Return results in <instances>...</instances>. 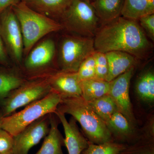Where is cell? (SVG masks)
I'll use <instances>...</instances> for the list:
<instances>
[{
    "mask_svg": "<svg viewBox=\"0 0 154 154\" xmlns=\"http://www.w3.org/2000/svg\"><path fill=\"white\" fill-rule=\"evenodd\" d=\"M138 20L143 30H145L149 37L154 41V14L143 16Z\"/></svg>",
    "mask_w": 154,
    "mask_h": 154,
    "instance_id": "obj_29",
    "label": "cell"
},
{
    "mask_svg": "<svg viewBox=\"0 0 154 154\" xmlns=\"http://www.w3.org/2000/svg\"><path fill=\"white\" fill-rule=\"evenodd\" d=\"M80 86L82 97L89 102L108 94L110 82L95 78L81 81Z\"/></svg>",
    "mask_w": 154,
    "mask_h": 154,
    "instance_id": "obj_20",
    "label": "cell"
},
{
    "mask_svg": "<svg viewBox=\"0 0 154 154\" xmlns=\"http://www.w3.org/2000/svg\"><path fill=\"white\" fill-rule=\"evenodd\" d=\"M0 30L9 57L17 66H21L24 54L23 37L19 21L11 7L0 13Z\"/></svg>",
    "mask_w": 154,
    "mask_h": 154,
    "instance_id": "obj_9",
    "label": "cell"
},
{
    "mask_svg": "<svg viewBox=\"0 0 154 154\" xmlns=\"http://www.w3.org/2000/svg\"><path fill=\"white\" fill-rule=\"evenodd\" d=\"M27 80L18 66L0 65V101Z\"/></svg>",
    "mask_w": 154,
    "mask_h": 154,
    "instance_id": "obj_17",
    "label": "cell"
},
{
    "mask_svg": "<svg viewBox=\"0 0 154 154\" xmlns=\"http://www.w3.org/2000/svg\"><path fill=\"white\" fill-rule=\"evenodd\" d=\"M106 124L111 134L113 133L117 138L121 141H126L132 133L129 122L118 110L113 113Z\"/></svg>",
    "mask_w": 154,
    "mask_h": 154,
    "instance_id": "obj_21",
    "label": "cell"
},
{
    "mask_svg": "<svg viewBox=\"0 0 154 154\" xmlns=\"http://www.w3.org/2000/svg\"><path fill=\"white\" fill-rule=\"evenodd\" d=\"M22 0H0V13L4 10L17 5Z\"/></svg>",
    "mask_w": 154,
    "mask_h": 154,
    "instance_id": "obj_31",
    "label": "cell"
},
{
    "mask_svg": "<svg viewBox=\"0 0 154 154\" xmlns=\"http://www.w3.org/2000/svg\"><path fill=\"white\" fill-rule=\"evenodd\" d=\"M136 91L143 101L152 102L154 100V75L151 71L143 73L137 81Z\"/></svg>",
    "mask_w": 154,
    "mask_h": 154,
    "instance_id": "obj_22",
    "label": "cell"
},
{
    "mask_svg": "<svg viewBox=\"0 0 154 154\" xmlns=\"http://www.w3.org/2000/svg\"><path fill=\"white\" fill-rule=\"evenodd\" d=\"M94 57L96 67V79L106 81L108 73V64L105 54L95 51Z\"/></svg>",
    "mask_w": 154,
    "mask_h": 154,
    "instance_id": "obj_26",
    "label": "cell"
},
{
    "mask_svg": "<svg viewBox=\"0 0 154 154\" xmlns=\"http://www.w3.org/2000/svg\"><path fill=\"white\" fill-rule=\"evenodd\" d=\"M134 69L131 68L111 81L108 93L118 111L126 117L131 125L135 120L130 98L129 87Z\"/></svg>",
    "mask_w": 154,
    "mask_h": 154,
    "instance_id": "obj_11",
    "label": "cell"
},
{
    "mask_svg": "<svg viewBox=\"0 0 154 154\" xmlns=\"http://www.w3.org/2000/svg\"><path fill=\"white\" fill-rule=\"evenodd\" d=\"M14 137L5 130L0 128V153L13 152Z\"/></svg>",
    "mask_w": 154,
    "mask_h": 154,
    "instance_id": "obj_28",
    "label": "cell"
},
{
    "mask_svg": "<svg viewBox=\"0 0 154 154\" xmlns=\"http://www.w3.org/2000/svg\"><path fill=\"white\" fill-rule=\"evenodd\" d=\"M73 0H22L28 7L51 19H60Z\"/></svg>",
    "mask_w": 154,
    "mask_h": 154,
    "instance_id": "obj_15",
    "label": "cell"
},
{
    "mask_svg": "<svg viewBox=\"0 0 154 154\" xmlns=\"http://www.w3.org/2000/svg\"><path fill=\"white\" fill-rule=\"evenodd\" d=\"M88 103L105 123L113 113L118 110L113 99L108 94Z\"/></svg>",
    "mask_w": 154,
    "mask_h": 154,
    "instance_id": "obj_23",
    "label": "cell"
},
{
    "mask_svg": "<svg viewBox=\"0 0 154 154\" xmlns=\"http://www.w3.org/2000/svg\"><path fill=\"white\" fill-rule=\"evenodd\" d=\"M119 154H154V144L152 142H142L134 145L127 146Z\"/></svg>",
    "mask_w": 154,
    "mask_h": 154,
    "instance_id": "obj_27",
    "label": "cell"
},
{
    "mask_svg": "<svg viewBox=\"0 0 154 154\" xmlns=\"http://www.w3.org/2000/svg\"><path fill=\"white\" fill-rule=\"evenodd\" d=\"M0 154H14L13 152H8L0 153Z\"/></svg>",
    "mask_w": 154,
    "mask_h": 154,
    "instance_id": "obj_33",
    "label": "cell"
},
{
    "mask_svg": "<svg viewBox=\"0 0 154 154\" xmlns=\"http://www.w3.org/2000/svg\"><path fill=\"white\" fill-rule=\"evenodd\" d=\"M3 116L1 111H0V128H1V122H2V119Z\"/></svg>",
    "mask_w": 154,
    "mask_h": 154,
    "instance_id": "obj_32",
    "label": "cell"
},
{
    "mask_svg": "<svg viewBox=\"0 0 154 154\" xmlns=\"http://www.w3.org/2000/svg\"><path fill=\"white\" fill-rule=\"evenodd\" d=\"M94 39L96 51H123L141 59L148 55L152 47L137 20L122 16L102 25Z\"/></svg>",
    "mask_w": 154,
    "mask_h": 154,
    "instance_id": "obj_1",
    "label": "cell"
},
{
    "mask_svg": "<svg viewBox=\"0 0 154 154\" xmlns=\"http://www.w3.org/2000/svg\"><path fill=\"white\" fill-rule=\"evenodd\" d=\"M57 110L71 115L81 125L86 138L91 143L99 144L114 141L106 123L82 96L62 99Z\"/></svg>",
    "mask_w": 154,
    "mask_h": 154,
    "instance_id": "obj_2",
    "label": "cell"
},
{
    "mask_svg": "<svg viewBox=\"0 0 154 154\" xmlns=\"http://www.w3.org/2000/svg\"><path fill=\"white\" fill-rule=\"evenodd\" d=\"M51 91L59 94L62 99L82 96L80 81L77 72L58 70L47 78Z\"/></svg>",
    "mask_w": 154,
    "mask_h": 154,
    "instance_id": "obj_12",
    "label": "cell"
},
{
    "mask_svg": "<svg viewBox=\"0 0 154 154\" xmlns=\"http://www.w3.org/2000/svg\"><path fill=\"white\" fill-rule=\"evenodd\" d=\"M85 1H87V2H89L91 3V2L94 1V0H85Z\"/></svg>",
    "mask_w": 154,
    "mask_h": 154,
    "instance_id": "obj_34",
    "label": "cell"
},
{
    "mask_svg": "<svg viewBox=\"0 0 154 154\" xmlns=\"http://www.w3.org/2000/svg\"><path fill=\"white\" fill-rule=\"evenodd\" d=\"M95 51L93 38L76 35L64 36L59 50V70L77 72L82 63Z\"/></svg>",
    "mask_w": 154,
    "mask_h": 154,
    "instance_id": "obj_7",
    "label": "cell"
},
{
    "mask_svg": "<svg viewBox=\"0 0 154 154\" xmlns=\"http://www.w3.org/2000/svg\"><path fill=\"white\" fill-rule=\"evenodd\" d=\"M58 118L54 113L50 115L49 132L44 138L41 148L35 154H64V138L58 128Z\"/></svg>",
    "mask_w": 154,
    "mask_h": 154,
    "instance_id": "obj_16",
    "label": "cell"
},
{
    "mask_svg": "<svg viewBox=\"0 0 154 154\" xmlns=\"http://www.w3.org/2000/svg\"><path fill=\"white\" fill-rule=\"evenodd\" d=\"M125 144L115 141L108 142L99 144L89 142L87 148L81 154H119L127 146Z\"/></svg>",
    "mask_w": 154,
    "mask_h": 154,
    "instance_id": "obj_24",
    "label": "cell"
},
{
    "mask_svg": "<svg viewBox=\"0 0 154 154\" xmlns=\"http://www.w3.org/2000/svg\"><path fill=\"white\" fill-rule=\"evenodd\" d=\"M154 14V0H124L121 16L138 20L146 15Z\"/></svg>",
    "mask_w": 154,
    "mask_h": 154,
    "instance_id": "obj_19",
    "label": "cell"
},
{
    "mask_svg": "<svg viewBox=\"0 0 154 154\" xmlns=\"http://www.w3.org/2000/svg\"><path fill=\"white\" fill-rule=\"evenodd\" d=\"M108 64L106 81L110 82L131 68L134 67L136 58L128 53L112 51L105 53Z\"/></svg>",
    "mask_w": 154,
    "mask_h": 154,
    "instance_id": "obj_14",
    "label": "cell"
},
{
    "mask_svg": "<svg viewBox=\"0 0 154 154\" xmlns=\"http://www.w3.org/2000/svg\"><path fill=\"white\" fill-rule=\"evenodd\" d=\"M61 100L59 94L51 91L42 99L25 106L23 110L3 117L1 128L15 137L39 119L54 113Z\"/></svg>",
    "mask_w": 154,
    "mask_h": 154,
    "instance_id": "obj_4",
    "label": "cell"
},
{
    "mask_svg": "<svg viewBox=\"0 0 154 154\" xmlns=\"http://www.w3.org/2000/svg\"><path fill=\"white\" fill-rule=\"evenodd\" d=\"M0 65L6 67H10L11 62L8 54L5 47L1 30H0Z\"/></svg>",
    "mask_w": 154,
    "mask_h": 154,
    "instance_id": "obj_30",
    "label": "cell"
},
{
    "mask_svg": "<svg viewBox=\"0 0 154 154\" xmlns=\"http://www.w3.org/2000/svg\"><path fill=\"white\" fill-rule=\"evenodd\" d=\"M94 53L88 57L82 63L77 72L80 82L96 78Z\"/></svg>",
    "mask_w": 154,
    "mask_h": 154,
    "instance_id": "obj_25",
    "label": "cell"
},
{
    "mask_svg": "<svg viewBox=\"0 0 154 154\" xmlns=\"http://www.w3.org/2000/svg\"><path fill=\"white\" fill-rule=\"evenodd\" d=\"M124 2V0H94L91 4L104 25L121 16Z\"/></svg>",
    "mask_w": 154,
    "mask_h": 154,
    "instance_id": "obj_18",
    "label": "cell"
},
{
    "mask_svg": "<svg viewBox=\"0 0 154 154\" xmlns=\"http://www.w3.org/2000/svg\"><path fill=\"white\" fill-rule=\"evenodd\" d=\"M55 48L54 41L47 38L30 50L21 69L27 79H45L58 71L51 67Z\"/></svg>",
    "mask_w": 154,
    "mask_h": 154,
    "instance_id": "obj_8",
    "label": "cell"
},
{
    "mask_svg": "<svg viewBox=\"0 0 154 154\" xmlns=\"http://www.w3.org/2000/svg\"><path fill=\"white\" fill-rule=\"evenodd\" d=\"M11 8L19 21L26 55L42 37L63 29L59 22L32 10L22 1Z\"/></svg>",
    "mask_w": 154,
    "mask_h": 154,
    "instance_id": "obj_3",
    "label": "cell"
},
{
    "mask_svg": "<svg viewBox=\"0 0 154 154\" xmlns=\"http://www.w3.org/2000/svg\"><path fill=\"white\" fill-rule=\"evenodd\" d=\"M51 114L39 119L14 137L13 153L28 154L30 149L45 137L49 132Z\"/></svg>",
    "mask_w": 154,
    "mask_h": 154,
    "instance_id": "obj_10",
    "label": "cell"
},
{
    "mask_svg": "<svg viewBox=\"0 0 154 154\" xmlns=\"http://www.w3.org/2000/svg\"><path fill=\"white\" fill-rule=\"evenodd\" d=\"M60 20L69 32L93 38L101 23L91 3L85 0H73Z\"/></svg>",
    "mask_w": 154,
    "mask_h": 154,
    "instance_id": "obj_5",
    "label": "cell"
},
{
    "mask_svg": "<svg viewBox=\"0 0 154 154\" xmlns=\"http://www.w3.org/2000/svg\"><path fill=\"white\" fill-rule=\"evenodd\" d=\"M54 113L63 127L65 134L64 143L68 154H81L88 147L89 142L80 132L77 121L73 117L68 121L65 114L57 110Z\"/></svg>",
    "mask_w": 154,
    "mask_h": 154,
    "instance_id": "obj_13",
    "label": "cell"
},
{
    "mask_svg": "<svg viewBox=\"0 0 154 154\" xmlns=\"http://www.w3.org/2000/svg\"><path fill=\"white\" fill-rule=\"evenodd\" d=\"M51 91L47 78L27 79L0 101V111L3 117L42 99Z\"/></svg>",
    "mask_w": 154,
    "mask_h": 154,
    "instance_id": "obj_6",
    "label": "cell"
}]
</instances>
